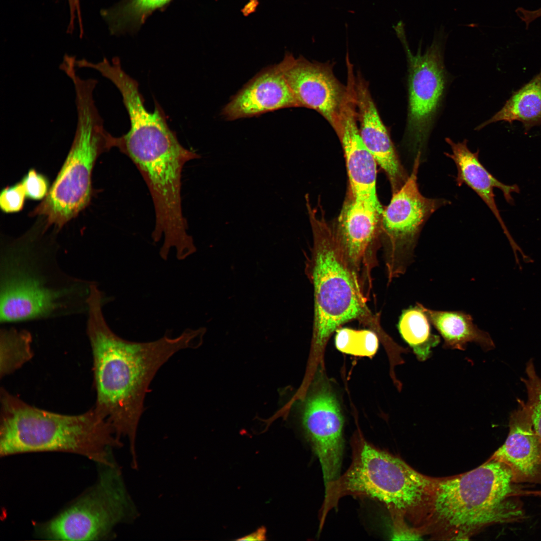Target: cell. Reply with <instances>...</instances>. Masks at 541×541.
Masks as SVG:
<instances>
[{"mask_svg": "<svg viewBox=\"0 0 541 541\" xmlns=\"http://www.w3.org/2000/svg\"><path fill=\"white\" fill-rule=\"evenodd\" d=\"M290 107H299L279 63L262 70L246 84L222 114L234 120Z\"/></svg>", "mask_w": 541, "mask_h": 541, "instance_id": "17", "label": "cell"}, {"mask_svg": "<svg viewBox=\"0 0 541 541\" xmlns=\"http://www.w3.org/2000/svg\"><path fill=\"white\" fill-rule=\"evenodd\" d=\"M21 183L26 197L33 200H40L45 198L50 189L46 177L34 169L29 170Z\"/></svg>", "mask_w": 541, "mask_h": 541, "instance_id": "27", "label": "cell"}, {"mask_svg": "<svg viewBox=\"0 0 541 541\" xmlns=\"http://www.w3.org/2000/svg\"><path fill=\"white\" fill-rule=\"evenodd\" d=\"M511 469L490 458L463 474L435 478L419 532L444 539H465L476 530L495 523L521 520V504L510 497L520 493Z\"/></svg>", "mask_w": 541, "mask_h": 541, "instance_id": "2", "label": "cell"}, {"mask_svg": "<svg viewBox=\"0 0 541 541\" xmlns=\"http://www.w3.org/2000/svg\"><path fill=\"white\" fill-rule=\"evenodd\" d=\"M335 332V346L343 353L358 356L372 357L378 350V338L373 330L339 328Z\"/></svg>", "mask_w": 541, "mask_h": 541, "instance_id": "24", "label": "cell"}, {"mask_svg": "<svg viewBox=\"0 0 541 541\" xmlns=\"http://www.w3.org/2000/svg\"><path fill=\"white\" fill-rule=\"evenodd\" d=\"M526 377L521 379L526 388L525 404L529 410L534 429L541 439V374L536 372L533 359L525 368Z\"/></svg>", "mask_w": 541, "mask_h": 541, "instance_id": "25", "label": "cell"}, {"mask_svg": "<svg viewBox=\"0 0 541 541\" xmlns=\"http://www.w3.org/2000/svg\"><path fill=\"white\" fill-rule=\"evenodd\" d=\"M299 107L313 109L331 124L345 97L346 87L334 74L329 63L311 62L286 53L279 63Z\"/></svg>", "mask_w": 541, "mask_h": 541, "instance_id": "13", "label": "cell"}, {"mask_svg": "<svg viewBox=\"0 0 541 541\" xmlns=\"http://www.w3.org/2000/svg\"><path fill=\"white\" fill-rule=\"evenodd\" d=\"M430 324L420 303L417 302L402 311L397 324L402 338L421 362L431 357L432 349L441 341L439 335L432 333Z\"/></svg>", "mask_w": 541, "mask_h": 541, "instance_id": "21", "label": "cell"}, {"mask_svg": "<svg viewBox=\"0 0 541 541\" xmlns=\"http://www.w3.org/2000/svg\"><path fill=\"white\" fill-rule=\"evenodd\" d=\"M96 484L78 501L52 520L40 525L37 532L51 540H94L115 537L120 524L131 525L140 516L117 462L99 465Z\"/></svg>", "mask_w": 541, "mask_h": 541, "instance_id": "8", "label": "cell"}, {"mask_svg": "<svg viewBox=\"0 0 541 541\" xmlns=\"http://www.w3.org/2000/svg\"><path fill=\"white\" fill-rule=\"evenodd\" d=\"M25 191L21 182L3 189L0 194V207L5 213L21 211L24 206Z\"/></svg>", "mask_w": 541, "mask_h": 541, "instance_id": "26", "label": "cell"}, {"mask_svg": "<svg viewBox=\"0 0 541 541\" xmlns=\"http://www.w3.org/2000/svg\"><path fill=\"white\" fill-rule=\"evenodd\" d=\"M171 0H127L113 9L102 13L108 22L112 32L143 22L153 11Z\"/></svg>", "mask_w": 541, "mask_h": 541, "instance_id": "23", "label": "cell"}, {"mask_svg": "<svg viewBox=\"0 0 541 541\" xmlns=\"http://www.w3.org/2000/svg\"><path fill=\"white\" fill-rule=\"evenodd\" d=\"M87 302V333L96 392L94 408L110 423L119 440L128 439L131 461L135 464L138 426L151 381L175 353L196 347L204 330L187 329L176 337L131 341L117 335L107 324L102 311L104 294L96 284L92 285Z\"/></svg>", "mask_w": 541, "mask_h": 541, "instance_id": "1", "label": "cell"}, {"mask_svg": "<svg viewBox=\"0 0 541 541\" xmlns=\"http://www.w3.org/2000/svg\"><path fill=\"white\" fill-rule=\"evenodd\" d=\"M0 455L61 451L112 465L114 448L123 444L110 423L94 408L64 415L31 406L5 390L1 392Z\"/></svg>", "mask_w": 541, "mask_h": 541, "instance_id": "3", "label": "cell"}, {"mask_svg": "<svg viewBox=\"0 0 541 541\" xmlns=\"http://www.w3.org/2000/svg\"><path fill=\"white\" fill-rule=\"evenodd\" d=\"M69 6L70 19L69 24L73 25L76 18L78 22L82 21L80 7V0H68Z\"/></svg>", "mask_w": 541, "mask_h": 541, "instance_id": "29", "label": "cell"}, {"mask_svg": "<svg viewBox=\"0 0 541 541\" xmlns=\"http://www.w3.org/2000/svg\"><path fill=\"white\" fill-rule=\"evenodd\" d=\"M519 121L526 132L541 124V72L522 87L512 93L502 108L491 118L480 124V130L492 123Z\"/></svg>", "mask_w": 541, "mask_h": 541, "instance_id": "20", "label": "cell"}, {"mask_svg": "<svg viewBox=\"0 0 541 541\" xmlns=\"http://www.w3.org/2000/svg\"><path fill=\"white\" fill-rule=\"evenodd\" d=\"M313 234L307 274L314 294L313 341L321 349L343 324L357 320L377 328L379 323L367 305L368 299L344 261L334 228L306 204Z\"/></svg>", "mask_w": 541, "mask_h": 541, "instance_id": "6", "label": "cell"}, {"mask_svg": "<svg viewBox=\"0 0 541 541\" xmlns=\"http://www.w3.org/2000/svg\"><path fill=\"white\" fill-rule=\"evenodd\" d=\"M346 87L345 95L339 112L330 125L343 148L350 194L357 197L377 196V162L360 134L354 75H347Z\"/></svg>", "mask_w": 541, "mask_h": 541, "instance_id": "14", "label": "cell"}, {"mask_svg": "<svg viewBox=\"0 0 541 541\" xmlns=\"http://www.w3.org/2000/svg\"><path fill=\"white\" fill-rule=\"evenodd\" d=\"M515 12L518 17L525 23L526 29H528L532 22L541 17V7L533 10L519 7Z\"/></svg>", "mask_w": 541, "mask_h": 541, "instance_id": "28", "label": "cell"}, {"mask_svg": "<svg viewBox=\"0 0 541 541\" xmlns=\"http://www.w3.org/2000/svg\"><path fill=\"white\" fill-rule=\"evenodd\" d=\"M94 90L87 85L75 89L77 120L71 147L47 195L30 213L44 216L46 227L60 229L89 205L96 160L114 147L115 137L105 129L95 105Z\"/></svg>", "mask_w": 541, "mask_h": 541, "instance_id": "7", "label": "cell"}, {"mask_svg": "<svg viewBox=\"0 0 541 541\" xmlns=\"http://www.w3.org/2000/svg\"><path fill=\"white\" fill-rule=\"evenodd\" d=\"M352 461L347 470L325 485L319 512L323 525L330 510L342 497L351 495L377 500L392 516L421 521L435 478L417 472L399 457L380 449L361 437L353 442Z\"/></svg>", "mask_w": 541, "mask_h": 541, "instance_id": "5", "label": "cell"}, {"mask_svg": "<svg viewBox=\"0 0 541 541\" xmlns=\"http://www.w3.org/2000/svg\"><path fill=\"white\" fill-rule=\"evenodd\" d=\"M420 305L442 338L444 349L464 351L469 343L477 344L484 351L495 348L490 334L479 328L469 314L462 311L432 310Z\"/></svg>", "mask_w": 541, "mask_h": 541, "instance_id": "19", "label": "cell"}, {"mask_svg": "<svg viewBox=\"0 0 541 541\" xmlns=\"http://www.w3.org/2000/svg\"><path fill=\"white\" fill-rule=\"evenodd\" d=\"M350 196L334 233L344 261L369 299L372 272L378 264V224L383 210L377 196Z\"/></svg>", "mask_w": 541, "mask_h": 541, "instance_id": "11", "label": "cell"}, {"mask_svg": "<svg viewBox=\"0 0 541 541\" xmlns=\"http://www.w3.org/2000/svg\"><path fill=\"white\" fill-rule=\"evenodd\" d=\"M450 145L452 153L445 152L446 156L451 158L456 166L457 174L455 179L457 186L463 184L474 190L486 203L499 222L504 234L509 240L513 250L515 257L517 251L524 254L521 248L515 242L505 225L495 201L493 192L494 188L502 192L506 200L512 204V193H518L519 188L517 185L504 184L495 178L481 164L478 158L479 150L472 152L467 147V140L454 142L449 138H445Z\"/></svg>", "mask_w": 541, "mask_h": 541, "instance_id": "18", "label": "cell"}, {"mask_svg": "<svg viewBox=\"0 0 541 541\" xmlns=\"http://www.w3.org/2000/svg\"><path fill=\"white\" fill-rule=\"evenodd\" d=\"M266 534L265 528L261 527L250 534L237 539V540H264L266 539Z\"/></svg>", "mask_w": 541, "mask_h": 541, "instance_id": "30", "label": "cell"}, {"mask_svg": "<svg viewBox=\"0 0 541 541\" xmlns=\"http://www.w3.org/2000/svg\"><path fill=\"white\" fill-rule=\"evenodd\" d=\"M302 422L314 453L320 461L324 485L340 475L344 441V419L333 393L320 387L305 401Z\"/></svg>", "mask_w": 541, "mask_h": 541, "instance_id": "12", "label": "cell"}, {"mask_svg": "<svg viewBox=\"0 0 541 541\" xmlns=\"http://www.w3.org/2000/svg\"><path fill=\"white\" fill-rule=\"evenodd\" d=\"M0 274L1 323L87 312L93 282L64 273L53 254L13 245L1 253Z\"/></svg>", "mask_w": 541, "mask_h": 541, "instance_id": "4", "label": "cell"}, {"mask_svg": "<svg viewBox=\"0 0 541 541\" xmlns=\"http://www.w3.org/2000/svg\"><path fill=\"white\" fill-rule=\"evenodd\" d=\"M356 102L359 130L365 146L386 174L393 193L409 176L400 163L389 133L383 122L369 89L360 72L355 76Z\"/></svg>", "mask_w": 541, "mask_h": 541, "instance_id": "15", "label": "cell"}, {"mask_svg": "<svg viewBox=\"0 0 541 541\" xmlns=\"http://www.w3.org/2000/svg\"><path fill=\"white\" fill-rule=\"evenodd\" d=\"M421 155L414 159L412 172L383 210L384 259L388 282L404 274L414 260V251L425 224L438 209L449 204L420 192L417 174Z\"/></svg>", "mask_w": 541, "mask_h": 541, "instance_id": "10", "label": "cell"}, {"mask_svg": "<svg viewBox=\"0 0 541 541\" xmlns=\"http://www.w3.org/2000/svg\"><path fill=\"white\" fill-rule=\"evenodd\" d=\"M32 336L25 330L3 328L0 333L1 377L21 367L32 357Z\"/></svg>", "mask_w": 541, "mask_h": 541, "instance_id": "22", "label": "cell"}, {"mask_svg": "<svg viewBox=\"0 0 541 541\" xmlns=\"http://www.w3.org/2000/svg\"><path fill=\"white\" fill-rule=\"evenodd\" d=\"M446 36L442 30L424 53L421 44L412 54L406 36L400 38L408 61V115L405 140L414 156L425 151L430 134L442 105L448 82L443 60Z\"/></svg>", "mask_w": 541, "mask_h": 541, "instance_id": "9", "label": "cell"}, {"mask_svg": "<svg viewBox=\"0 0 541 541\" xmlns=\"http://www.w3.org/2000/svg\"><path fill=\"white\" fill-rule=\"evenodd\" d=\"M490 458L507 465L516 483H541V439L523 401L510 414L506 441Z\"/></svg>", "mask_w": 541, "mask_h": 541, "instance_id": "16", "label": "cell"}]
</instances>
